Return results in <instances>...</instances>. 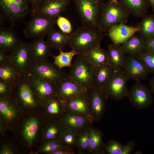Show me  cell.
I'll return each instance as SVG.
<instances>
[{
	"instance_id": "1",
	"label": "cell",
	"mask_w": 154,
	"mask_h": 154,
	"mask_svg": "<svg viewBox=\"0 0 154 154\" xmlns=\"http://www.w3.org/2000/svg\"><path fill=\"white\" fill-rule=\"evenodd\" d=\"M103 33L82 25L69 35L68 44L78 55H85L94 47L100 45Z\"/></svg>"
},
{
	"instance_id": "2",
	"label": "cell",
	"mask_w": 154,
	"mask_h": 154,
	"mask_svg": "<svg viewBox=\"0 0 154 154\" xmlns=\"http://www.w3.org/2000/svg\"><path fill=\"white\" fill-rule=\"evenodd\" d=\"M130 15L119 0H110L104 2L98 29L103 33L108 32L113 26L127 23Z\"/></svg>"
},
{
	"instance_id": "3",
	"label": "cell",
	"mask_w": 154,
	"mask_h": 154,
	"mask_svg": "<svg viewBox=\"0 0 154 154\" xmlns=\"http://www.w3.org/2000/svg\"><path fill=\"white\" fill-rule=\"evenodd\" d=\"M83 26L98 29L104 0H73Z\"/></svg>"
},
{
	"instance_id": "4",
	"label": "cell",
	"mask_w": 154,
	"mask_h": 154,
	"mask_svg": "<svg viewBox=\"0 0 154 154\" xmlns=\"http://www.w3.org/2000/svg\"><path fill=\"white\" fill-rule=\"evenodd\" d=\"M70 68L68 76L78 84L88 90L94 85L96 67L84 55H78Z\"/></svg>"
},
{
	"instance_id": "5",
	"label": "cell",
	"mask_w": 154,
	"mask_h": 154,
	"mask_svg": "<svg viewBox=\"0 0 154 154\" xmlns=\"http://www.w3.org/2000/svg\"><path fill=\"white\" fill-rule=\"evenodd\" d=\"M9 54V64L17 72L21 78L27 79L32 62L28 43L21 40Z\"/></svg>"
},
{
	"instance_id": "6",
	"label": "cell",
	"mask_w": 154,
	"mask_h": 154,
	"mask_svg": "<svg viewBox=\"0 0 154 154\" xmlns=\"http://www.w3.org/2000/svg\"><path fill=\"white\" fill-rule=\"evenodd\" d=\"M23 32L25 37L35 39L44 38L53 29L57 18L40 14L32 15Z\"/></svg>"
},
{
	"instance_id": "7",
	"label": "cell",
	"mask_w": 154,
	"mask_h": 154,
	"mask_svg": "<svg viewBox=\"0 0 154 154\" xmlns=\"http://www.w3.org/2000/svg\"><path fill=\"white\" fill-rule=\"evenodd\" d=\"M128 79L123 70L114 72L102 89L108 98L120 100L127 96V83Z\"/></svg>"
},
{
	"instance_id": "8",
	"label": "cell",
	"mask_w": 154,
	"mask_h": 154,
	"mask_svg": "<svg viewBox=\"0 0 154 154\" xmlns=\"http://www.w3.org/2000/svg\"><path fill=\"white\" fill-rule=\"evenodd\" d=\"M29 5L28 0H0V13L13 25L25 17Z\"/></svg>"
},
{
	"instance_id": "9",
	"label": "cell",
	"mask_w": 154,
	"mask_h": 154,
	"mask_svg": "<svg viewBox=\"0 0 154 154\" xmlns=\"http://www.w3.org/2000/svg\"><path fill=\"white\" fill-rule=\"evenodd\" d=\"M29 74L56 85L64 75L61 69L48 60L32 61Z\"/></svg>"
},
{
	"instance_id": "10",
	"label": "cell",
	"mask_w": 154,
	"mask_h": 154,
	"mask_svg": "<svg viewBox=\"0 0 154 154\" xmlns=\"http://www.w3.org/2000/svg\"><path fill=\"white\" fill-rule=\"evenodd\" d=\"M127 97L131 104L135 108L143 109L152 104L153 98L150 89L138 81L128 90Z\"/></svg>"
},
{
	"instance_id": "11",
	"label": "cell",
	"mask_w": 154,
	"mask_h": 154,
	"mask_svg": "<svg viewBox=\"0 0 154 154\" xmlns=\"http://www.w3.org/2000/svg\"><path fill=\"white\" fill-rule=\"evenodd\" d=\"M122 68L129 79L137 81L146 78L150 72L138 55H126Z\"/></svg>"
},
{
	"instance_id": "12",
	"label": "cell",
	"mask_w": 154,
	"mask_h": 154,
	"mask_svg": "<svg viewBox=\"0 0 154 154\" xmlns=\"http://www.w3.org/2000/svg\"><path fill=\"white\" fill-rule=\"evenodd\" d=\"M90 114L94 120L101 119L108 98L102 89L94 86L87 91Z\"/></svg>"
},
{
	"instance_id": "13",
	"label": "cell",
	"mask_w": 154,
	"mask_h": 154,
	"mask_svg": "<svg viewBox=\"0 0 154 154\" xmlns=\"http://www.w3.org/2000/svg\"><path fill=\"white\" fill-rule=\"evenodd\" d=\"M68 76L64 75L56 85V96L65 102L87 92Z\"/></svg>"
},
{
	"instance_id": "14",
	"label": "cell",
	"mask_w": 154,
	"mask_h": 154,
	"mask_svg": "<svg viewBox=\"0 0 154 154\" xmlns=\"http://www.w3.org/2000/svg\"><path fill=\"white\" fill-rule=\"evenodd\" d=\"M27 80L36 97L47 101L56 96V85L36 77L31 74Z\"/></svg>"
},
{
	"instance_id": "15",
	"label": "cell",
	"mask_w": 154,
	"mask_h": 154,
	"mask_svg": "<svg viewBox=\"0 0 154 154\" xmlns=\"http://www.w3.org/2000/svg\"><path fill=\"white\" fill-rule=\"evenodd\" d=\"M66 112L62 118L65 128L73 131L77 134L90 127L93 121H95L91 117Z\"/></svg>"
},
{
	"instance_id": "16",
	"label": "cell",
	"mask_w": 154,
	"mask_h": 154,
	"mask_svg": "<svg viewBox=\"0 0 154 154\" xmlns=\"http://www.w3.org/2000/svg\"><path fill=\"white\" fill-rule=\"evenodd\" d=\"M140 30L139 25L132 26L121 23L112 27L108 33L113 43L121 45L139 32Z\"/></svg>"
},
{
	"instance_id": "17",
	"label": "cell",
	"mask_w": 154,
	"mask_h": 154,
	"mask_svg": "<svg viewBox=\"0 0 154 154\" xmlns=\"http://www.w3.org/2000/svg\"><path fill=\"white\" fill-rule=\"evenodd\" d=\"M64 102L67 111L93 117L90 112L87 92Z\"/></svg>"
},
{
	"instance_id": "18",
	"label": "cell",
	"mask_w": 154,
	"mask_h": 154,
	"mask_svg": "<svg viewBox=\"0 0 154 154\" xmlns=\"http://www.w3.org/2000/svg\"><path fill=\"white\" fill-rule=\"evenodd\" d=\"M70 0H45L34 13L57 18L66 9Z\"/></svg>"
},
{
	"instance_id": "19",
	"label": "cell",
	"mask_w": 154,
	"mask_h": 154,
	"mask_svg": "<svg viewBox=\"0 0 154 154\" xmlns=\"http://www.w3.org/2000/svg\"><path fill=\"white\" fill-rule=\"evenodd\" d=\"M13 90L21 102L25 105L34 106L37 103L36 96L27 79L20 78L13 86Z\"/></svg>"
},
{
	"instance_id": "20",
	"label": "cell",
	"mask_w": 154,
	"mask_h": 154,
	"mask_svg": "<svg viewBox=\"0 0 154 154\" xmlns=\"http://www.w3.org/2000/svg\"><path fill=\"white\" fill-rule=\"evenodd\" d=\"M29 53L32 61L39 62L47 60L51 55V48L44 38L35 39L28 43Z\"/></svg>"
},
{
	"instance_id": "21",
	"label": "cell",
	"mask_w": 154,
	"mask_h": 154,
	"mask_svg": "<svg viewBox=\"0 0 154 154\" xmlns=\"http://www.w3.org/2000/svg\"><path fill=\"white\" fill-rule=\"evenodd\" d=\"M107 48L108 63L114 72L122 70L126 54L121 45L113 43L108 45Z\"/></svg>"
},
{
	"instance_id": "22",
	"label": "cell",
	"mask_w": 154,
	"mask_h": 154,
	"mask_svg": "<svg viewBox=\"0 0 154 154\" xmlns=\"http://www.w3.org/2000/svg\"><path fill=\"white\" fill-rule=\"evenodd\" d=\"M121 46L126 55H139L146 50V40L140 35H135Z\"/></svg>"
},
{
	"instance_id": "23",
	"label": "cell",
	"mask_w": 154,
	"mask_h": 154,
	"mask_svg": "<svg viewBox=\"0 0 154 154\" xmlns=\"http://www.w3.org/2000/svg\"><path fill=\"white\" fill-rule=\"evenodd\" d=\"M0 28V50L9 53L21 40L13 29L7 28Z\"/></svg>"
},
{
	"instance_id": "24",
	"label": "cell",
	"mask_w": 154,
	"mask_h": 154,
	"mask_svg": "<svg viewBox=\"0 0 154 154\" xmlns=\"http://www.w3.org/2000/svg\"><path fill=\"white\" fill-rule=\"evenodd\" d=\"M130 12L137 17L146 15L150 7L147 0H119Z\"/></svg>"
},
{
	"instance_id": "25",
	"label": "cell",
	"mask_w": 154,
	"mask_h": 154,
	"mask_svg": "<svg viewBox=\"0 0 154 154\" xmlns=\"http://www.w3.org/2000/svg\"><path fill=\"white\" fill-rule=\"evenodd\" d=\"M84 55L95 67L109 64L107 50L102 48L100 45L94 47Z\"/></svg>"
},
{
	"instance_id": "26",
	"label": "cell",
	"mask_w": 154,
	"mask_h": 154,
	"mask_svg": "<svg viewBox=\"0 0 154 154\" xmlns=\"http://www.w3.org/2000/svg\"><path fill=\"white\" fill-rule=\"evenodd\" d=\"M103 134L100 130L92 127L90 128V144L88 153H104V145L103 141Z\"/></svg>"
},
{
	"instance_id": "27",
	"label": "cell",
	"mask_w": 154,
	"mask_h": 154,
	"mask_svg": "<svg viewBox=\"0 0 154 154\" xmlns=\"http://www.w3.org/2000/svg\"><path fill=\"white\" fill-rule=\"evenodd\" d=\"M69 35L53 29L48 35L46 42L51 48L59 50L68 44Z\"/></svg>"
},
{
	"instance_id": "28",
	"label": "cell",
	"mask_w": 154,
	"mask_h": 154,
	"mask_svg": "<svg viewBox=\"0 0 154 154\" xmlns=\"http://www.w3.org/2000/svg\"><path fill=\"white\" fill-rule=\"evenodd\" d=\"M114 72L112 67L109 64H104L96 67L94 86L102 89Z\"/></svg>"
},
{
	"instance_id": "29",
	"label": "cell",
	"mask_w": 154,
	"mask_h": 154,
	"mask_svg": "<svg viewBox=\"0 0 154 154\" xmlns=\"http://www.w3.org/2000/svg\"><path fill=\"white\" fill-rule=\"evenodd\" d=\"M20 78L18 73L9 63L0 66V82L14 85Z\"/></svg>"
},
{
	"instance_id": "30",
	"label": "cell",
	"mask_w": 154,
	"mask_h": 154,
	"mask_svg": "<svg viewBox=\"0 0 154 154\" xmlns=\"http://www.w3.org/2000/svg\"><path fill=\"white\" fill-rule=\"evenodd\" d=\"M139 25L140 35L146 41L154 37V15H145Z\"/></svg>"
},
{
	"instance_id": "31",
	"label": "cell",
	"mask_w": 154,
	"mask_h": 154,
	"mask_svg": "<svg viewBox=\"0 0 154 154\" xmlns=\"http://www.w3.org/2000/svg\"><path fill=\"white\" fill-rule=\"evenodd\" d=\"M60 53L57 56L51 54V56L54 58V61L53 63L59 68L67 67L70 68L72 64V61L73 56L78 55L74 50H72L68 52H64L62 49L59 50Z\"/></svg>"
},
{
	"instance_id": "32",
	"label": "cell",
	"mask_w": 154,
	"mask_h": 154,
	"mask_svg": "<svg viewBox=\"0 0 154 154\" xmlns=\"http://www.w3.org/2000/svg\"><path fill=\"white\" fill-rule=\"evenodd\" d=\"M38 122L34 117L28 119L25 123L23 129L22 133L25 139L31 143L35 137L38 128Z\"/></svg>"
},
{
	"instance_id": "33",
	"label": "cell",
	"mask_w": 154,
	"mask_h": 154,
	"mask_svg": "<svg viewBox=\"0 0 154 154\" xmlns=\"http://www.w3.org/2000/svg\"><path fill=\"white\" fill-rule=\"evenodd\" d=\"M90 127L77 134L76 148H77L79 153H84L87 151L89 148L90 144Z\"/></svg>"
},
{
	"instance_id": "34",
	"label": "cell",
	"mask_w": 154,
	"mask_h": 154,
	"mask_svg": "<svg viewBox=\"0 0 154 154\" xmlns=\"http://www.w3.org/2000/svg\"><path fill=\"white\" fill-rule=\"evenodd\" d=\"M77 134L73 131L66 129L62 135V142L65 146L74 150L76 147Z\"/></svg>"
},
{
	"instance_id": "35",
	"label": "cell",
	"mask_w": 154,
	"mask_h": 154,
	"mask_svg": "<svg viewBox=\"0 0 154 154\" xmlns=\"http://www.w3.org/2000/svg\"><path fill=\"white\" fill-rule=\"evenodd\" d=\"M138 56L149 72L154 73V51L146 49Z\"/></svg>"
},
{
	"instance_id": "36",
	"label": "cell",
	"mask_w": 154,
	"mask_h": 154,
	"mask_svg": "<svg viewBox=\"0 0 154 154\" xmlns=\"http://www.w3.org/2000/svg\"><path fill=\"white\" fill-rule=\"evenodd\" d=\"M10 102L7 98L2 99L0 102V111L7 119H11L15 116V113Z\"/></svg>"
},
{
	"instance_id": "37",
	"label": "cell",
	"mask_w": 154,
	"mask_h": 154,
	"mask_svg": "<svg viewBox=\"0 0 154 154\" xmlns=\"http://www.w3.org/2000/svg\"><path fill=\"white\" fill-rule=\"evenodd\" d=\"M124 146L118 141L112 140L104 145V150L109 154H122Z\"/></svg>"
},
{
	"instance_id": "38",
	"label": "cell",
	"mask_w": 154,
	"mask_h": 154,
	"mask_svg": "<svg viewBox=\"0 0 154 154\" xmlns=\"http://www.w3.org/2000/svg\"><path fill=\"white\" fill-rule=\"evenodd\" d=\"M56 24L60 31L67 34H70L72 31L70 22L66 18L61 16L58 17L56 20Z\"/></svg>"
},
{
	"instance_id": "39",
	"label": "cell",
	"mask_w": 154,
	"mask_h": 154,
	"mask_svg": "<svg viewBox=\"0 0 154 154\" xmlns=\"http://www.w3.org/2000/svg\"><path fill=\"white\" fill-rule=\"evenodd\" d=\"M61 144L58 141L52 140L45 143L41 147V152L51 153L56 151L61 147Z\"/></svg>"
},
{
	"instance_id": "40",
	"label": "cell",
	"mask_w": 154,
	"mask_h": 154,
	"mask_svg": "<svg viewBox=\"0 0 154 154\" xmlns=\"http://www.w3.org/2000/svg\"><path fill=\"white\" fill-rule=\"evenodd\" d=\"M13 86L0 82V95L1 100L8 98L13 91Z\"/></svg>"
},
{
	"instance_id": "41",
	"label": "cell",
	"mask_w": 154,
	"mask_h": 154,
	"mask_svg": "<svg viewBox=\"0 0 154 154\" xmlns=\"http://www.w3.org/2000/svg\"><path fill=\"white\" fill-rule=\"evenodd\" d=\"M59 133V127L55 125H52L47 129L45 133V136L47 139L54 140L57 137Z\"/></svg>"
},
{
	"instance_id": "42",
	"label": "cell",
	"mask_w": 154,
	"mask_h": 154,
	"mask_svg": "<svg viewBox=\"0 0 154 154\" xmlns=\"http://www.w3.org/2000/svg\"><path fill=\"white\" fill-rule=\"evenodd\" d=\"M45 0H28L31 7V14L35 13L41 7Z\"/></svg>"
},
{
	"instance_id": "43",
	"label": "cell",
	"mask_w": 154,
	"mask_h": 154,
	"mask_svg": "<svg viewBox=\"0 0 154 154\" xmlns=\"http://www.w3.org/2000/svg\"><path fill=\"white\" fill-rule=\"evenodd\" d=\"M135 146V143L134 141L132 140L129 142L124 145L122 154H129L134 149Z\"/></svg>"
},
{
	"instance_id": "44",
	"label": "cell",
	"mask_w": 154,
	"mask_h": 154,
	"mask_svg": "<svg viewBox=\"0 0 154 154\" xmlns=\"http://www.w3.org/2000/svg\"><path fill=\"white\" fill-rule=\"evenodd\" d=\"M9 53L0 50V66L9 63Z\"/></svg>"
},
{
	"instance_id": "45",
	"label": "cell",
	"mask_w": 154,
	"mask_h": 154,
	"mask_svg": "<svg viewBox=\"0 0 154 154\" xmlns=\"http://www.w3.org/2000/svg\"><path fill=\"white\" fill-rule=\"evenodd\" d=\"M74 150L71 149L67 147H66L65 149H58L52 153V154H74Z\"/></svg>"
},
{
	"instance_id": "46",
	"label": "cell",
	"mask_w": 154,
	"mask_h": 154,
	"mask_svg": "<svg viewBox=\"0 0 154 154\" xmlns=\"http://www.w3.org/2000/svg\"><path fill=\"white\" fill-rule=\"evenodd\" d=\"M146 49L154 51V37L146 41Z\"/></svg>"
},
{
	"instance_id": "47",
	"label": "cell",
	"mask_w": 154,
	"mask_h": 154,
	"mask_svg": "<svg viewBox=\"0 0 154 154\" xmlns=\"http://www.w3.org/2000/svg\"><path fill=\"white\" fill-rule=\"evenodd\" d=\"M150 90L154 95V76L149 81Z\"/></svg>"
},
{
	"instance_id": "48",
	"label": "cell",
	"mask_w": 154,
	"mask_h": 154,
	"mask_svg": "<svg viewBox=\"0 0 154 154\" xmlns=\"http://www.w3.org/2000/svg\"><path fill=\"white\" fill-rule=\"evenodd\" d=\"M149 5L152 9V11L154 12V0H147Z\"/></svg>"
},
{
	"instance_id": "49",
	"label": "cell",
	"mask_w": 154,
	"mask_h": 154,
	"mask_svg": "<svg viewBox=\"0 0 154 154\" xmlns=\"http://www.w3.org/2000/svg\"><path fill=\"white\" fill-rule=\"evenodd\" d=\"M1 154H12V152L8 148H5L1 152Z\"/></svg>"
}]
</instances>
